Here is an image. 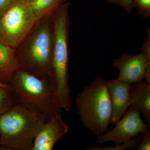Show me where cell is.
I'll use <instances>...</instances> for the list:
<instances>
[{
  "mask_svg": "<svg viewBox=\"0 0 150 150\" xmlns=\"http://www.w3.org/2000/svg\"><path fill=\"white\" fill-rule=\"evenodd\" d=\"M65 3L51 17L53 29V59L48 80L54 98L59 101L70 99L69 84V8Z\"/></svg>",
  "mask_w": 150,
  "mask_h": 150,
  "instance_id": "obj_1",
  "label": "cell"
},
{
  "mask_svg": "<svg viewBox=\"0 0 150 150\" xmlns=\"http://www.w3.org/2000/svg\"><path fill=\"white\" fill-rule=\"evenodd\" d=\"M53 45L51 17L39 20L16 48L20 69L48 79L53 59Z\"/></svg>",
  "mask_w": 150,
  "mask_h": 150,
  "instance_id": "obj_2",
  "label": "cell"
},
{
  "mask_svg": "<svg viewBox=\"0 0 150 150\" xmlns=\"http://www.w3.org/2000/svg\"><path fill=\"white\" fill-rule=\"evenodd\" d=\"M47 117L15 104L0 116V144L6 150H32Z\"/></svg>",
  "mask_w": 150,
  "mask_h": 150,
  "instance_id": "obj_3",
  "label": "cell"
},
{
  "mask_svg": "<svg viewBox=\"0 0 150 150\" xmlns=\"http://www.w3.org/2000/svg\"><path fill=\"white\" fill-rule=\"evenodd\" d=\"M76 105L83 126L97 137L104 134L111 123L112 108L106 81L95 79L76 97Z\"/></svg>",
  "mask_w": 150,
  "mask_h": 150,
  "instance_id": "obj_4",
  "label": "cell"
},
{
  "mask_svg": "<svg viewBox=\"0 0 150 150\" xmlns=\"http://www.w3.org/2000/svg\"><path fill=\"white\" fill-rule=\"evenodd\" d=\"M15 104L45 115L47 119L62 109L55 103L49 82L19 69L10 83Z\"/></svg>",
  "mask_w": 150,
  "mask_h": 150,
  "instance_id": "obj_5",
  "label": "cell"
},
{
  "mask_svg": "<svg viewBox=\"0 0 150 150\" xmlns=\"http://www.w3.org/2000/svg\"><path fill=\"white\" fill-rule=\"evenodd\" d=\"M38 21L30 3L18 0L0 18V40L16 49Z\"/></svg>",
  "mask_w": 150,
  "mask_h": 150,
  "instance_id": "obj_6",
  "label": "cell"
},
{
  "mask_svg": "<svg viewBox=\"0 0 150 150\" xmlns=\"http://www.w3.org/2000/svg\"><path fill=\"white\" fill-rule=\"evenodd\" d=\"M112 130L108 129L102 135L98 137L96 144H100L113 142L115 145L125 143L150 130V126L142 120L140 113L129 108L122 118L115 123Z\"/></svg>",
  "mask_w": 150,
  "mask_h": 150,
  "instance_id": "obj_7",
  "label": "cell"
},
{
  "mask_svg": "<svg viewBox=\"0 0 150 150\" xmlns=\"http://www.w3.org/2000/svg\"><path fill=\"white\" fill-rule=\"evenodd\" d=\"M112 65L119 71L117 79L131 85L143 80L146 69L150 67V60L143 52L124 54L115 59Z\"/></svg>",
  "mask_w": 150,
  "mask_h": 150,
  "instance_id": "obj_8",
  "label": "cell"
},
{
  "mask_svg": "<svg viewBox=\"0 0 150 150\" xmlns=\"http://www.w3.org/2000/svg\"><path fill=\"white\" fill-rule=\"evenodd\" d=\"M69 130V127L62 118V111L57 112L41 126L34 140L32 150H52Z\"/></svg>",
  "mask_w": 150,
  "mask_h": 150,
  "instance_id": "obj_9",
  "label": "cell"
},
{
  "mask_svg": "<svg viewBox=\"0 0 150 150\" xmlns=\"http://www.w3.org/2000/svg\"><path fill=\"white\" fill-rule=\"evenodd\" d=\"M111 99L112 114L111 123L115 124L124 115L130 105L131 85L118 79L106 81Z\"/></svg>",
  "mask_w": 150,
  "mask_h": 150,
  "instance_id": "obj_10",
  "label": "cell"
},
{
  "mask_svg": "<svg viewBox=\"0 0 150 150\" xmlns=\"http://www.w3.org/2000/svg\"><path fill=\"white\" fill-rule=\"evenodd\" d=\"M129 108L142 113L145 121L150 123V84L141 81L131 86Z\"/></svg>",
  "mask_w": 150,
  "mask_h": 150,
  "instance_id": "obj_11",
  "label": "cell"
},
{
  "mask_svg": "<svg viewBox=\"0 0 150 150\" xmlns=\"http://www.w3.org/2000/svg\"><path fill=\"white\" fill-rule=\"evenodd\" d=\"M16 49L0 40V82L9 84L16 73L19 69Z\"/></svg>",
  "mask_w": 150,
  "mask_h": 150,
  "instance_id": "obj_12",
  "label": "cell"
},
{
  "mask_svg": "<svg viewBox=\"0 0 150 150\" xmlns=\"http://www.w3.org/2000/svg\"><path fill=\"white\" fill-rule=\"evenodd\" d=\"M67 0H35L30 3L38 20L52 17L56 10Z\"/></svg>",
  "mask_w": 150,
  "mask_h": 150,
  "instance_id": "obj_13",
  "label": "cell"
},
{
  "mask_svg": "<svg viewBox=\"0 0 150 150\" xmlns=\"http://www.w3.org/2000/svg\"><path fill=\"white\" fill-rule=\"evenodd\" d=\"M15 104L12 91L0 87V116Z\"/></svg>",
  "mask_w": 150,
  "mask_h": 150,
  "instance_id": "obj_14",
  "label": "cell"
},
{
  "mask_svg": "<svg viewBox=\"0 0 150 150\" xmlns=\"http://www.w3.org/2000/svg\"><path fill=\"white\" fill-rule=\"evenodd\" d=\"M142 137L137 136L128 142L114 146H108L101 148L96 146L86 149L88 150H123L129 149H137L139 145Z\"/></svg>",
  "mask_w": 150,
  "mask_h": 150,
  "instance_id": "obj_15",
  "label": "cell"
},
{
  "mask_svg": "<svg viewBox=\"0 0 150 150\" xmlns=\"http://www.w3.org/2000/svg\"><path fill=\"white\" fill-rule=\"evenodd\" d=\"M134 7H136L139 13L145 18L150 16V0H134Z\"/></svg>",
  "mask_w": 150,
  "mask_h": 150,
  "instance_id": "obj_16",
  "label": "cell"
},
{
  "mask_svg": "<svg viewBox=\"0 0 150 150\" xmlns=\"http://www.w3.org/2000/svg\"><path fill=\"white\" fill-rule=\"evenodd\" d=\"M108 2L120 6L129 14L134 8V0H105Z\"/></svg>",
  "mask_w": 150,
  "mask_h": 150,
  "instance_id": "obj_17",
  "label": "cell"
},
{
  "mask_svg": "<svg viewBox=\"0 0 150 150\" xmlns=\"http://www.w3.org/2000/svg\"><path fill=\"white\" fill-rule=\"evenodd\" d=\"M138 150H149L150 149V130L144 133Z\"/></svg>",
  "mask_w": 150,
  "mask_h": 150,
  "instance_id": "obj_18",
  "label": "cell"
},
{
  "mask_svg": "<svg viewBox=\"0 0 150 150\" xmlns=\"http://www.w3.org/2000/svg\"><path fill=\"white\" fill-rule=\"evenodd\" d=\"M18 0H0V18Z\"/></svg>",
  "mask_w": 150,
  "mask_h": 150,
  "instance_id": "obj_19",
  "label": "cell"
},
{
  "mask_svg": "<svg viewBox=\"0 0 150 150\" xmlns=\"http://www.w3.org/2000/svg\"><path fill=\"white\" fill-rule=\"evenodd\" d=\"M0 87L8 89L12 91V89L10 84H5L0 82Z\"/></svg>",
  "mask_w": 150,
  "mask_h": 150,
  "instance_id": "obj_20",
  "label": "cell"
},
{
  "mask_svg": "<svg viewBox=\"0 0 150 150\" xmlns=\"http://www.w3.org/2000/svg\"><path fill=\"white\" fill-rule=\"evenodd\" d=\"M0 150H6L5 149H4V148H3V147H2L1 146V144H0Z\"/></svg>",
  "mask_w": 150,
  "mask_h": 150,
  "instance_id": "obj_21",
  "label": "cell"
},
{
  "mask_svg": "<svg viewBox=\"0 0 150 150\" xmlns=\"http://www.w3.org/2000/svg\"><path fill=\"white\" fill-rule=\"evenodd\" d=\"M26 1H28V2L30 3L32 2L33 1H35V0H26Z\"/></svg>",
  "mask_w": 150,
  "mask_h": 150,
  "instance_id": "obj_22",
  "label": "cell"
}]
</instances>
